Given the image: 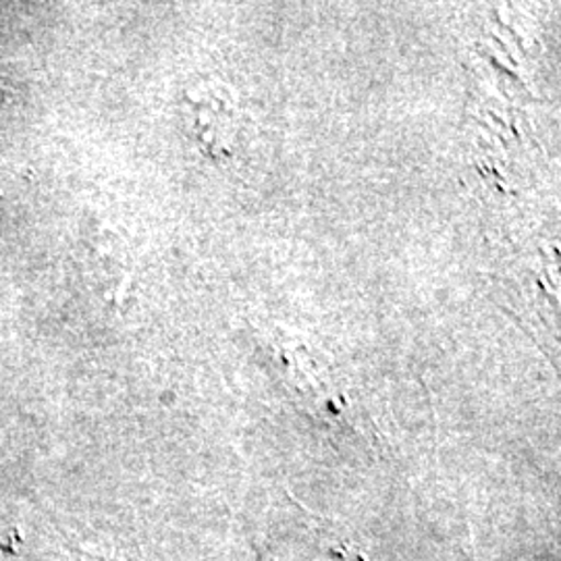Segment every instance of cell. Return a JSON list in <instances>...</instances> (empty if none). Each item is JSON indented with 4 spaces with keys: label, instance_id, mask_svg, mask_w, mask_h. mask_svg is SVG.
<instances>
[{
    "label": "cell",
    "instance_id": "6da1fadb",
    "mask_svg": "<svg viewBox=\"0 0 561 561\" xmlns=\"http://www.w3.org/2000/svg\"><path fill=\"white\" fill-rule=\"evenodd\" d=\"M9 92H11V88H9V81L4 78V73H2V69H0V106L7 102L9 99Z\"/></svg>",
    "mask_w": 561,
    "mask_h": 561
}]
</instances>
